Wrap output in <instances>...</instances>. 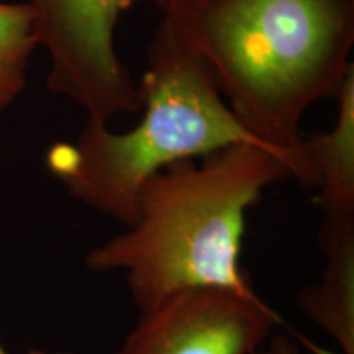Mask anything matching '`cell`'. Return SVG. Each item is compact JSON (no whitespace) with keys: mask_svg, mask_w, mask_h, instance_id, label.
I'll use <instances>...</instances> for the list:
<instances>
[{"mask_svg":"<svg viewBox=\"0 0 354 354\" xmlns=\"http://www.w3.org/2000/svg\"><path fill=\"white\" fill-rule=\"evenodd\" d=\"M169 13L243 127L317 187L300 122L354 66V0H171Z\"/></svg>","mask_w":354,"mask_h":354,"instance_id":"1","label":"cell"},{"mask_svg":"<svg viewBox=\"0 0 354 354\" xmlns=\"http://www.w3.org/2000/svg\"><path fill=\"white\" fill-rule=\"evenodd\" d=\"M287 177L284 159L254 145L167 167L140 190L127 232L94 248L86 266L125 272L140 310L189 287L253 292L240 266L246 215L269 185Z\"/></svg>","mask_w":354,"mask_h":354,"instance_id":"2","label":"cell"},{"mask_svg":"<svg viewBox=\"0 0 354 354\" xmlns=\"http://www.w3.org/2000/svg\"><path fill=\"white\" fill-rule=\"evenodd\" d=\"M140 94L143 115L131 130L115 133L87 120L76 143L48 153L71 196L125 227L136 218L140 190L167 167L233 145L266 148L234 117L209 64L169 13L149 43Z\"/></svg>","mask_w":354,"mask_h":354,"instance_id":"3","label":"cell"},{"mask_svg":"<svg viewBox=\"0 0 354 354\" xmlns=\"http://www.w3.org/2000/svg\"><path fill=\"white\" fill-rule=\"evenodd\" d=\"M153 3L161 13L171 0H30L38 46L50 53L48 86L109 125L120 113L141 109L140 86L115 48L123 12Z\"/></svg>","mask_w":354,"mask_h":354,"instance_id":"4","label":"cell"},{"mask_svg":"<svg viewBox=\"0 0 354 354\" xmlns=\"http://www.w3.org/2000/svg\"><path fill=\"white\" fill-rule=\"evenodd\" d=\"M113 354H254L277 313L253 292L189 287L148 308Z\"/></svg>","mask_w":354,"mask_h":354,"instance_id":"5","label":"cell"},{"mask_svg":"<svg viewBox=\"0 0 354 354\" xmlns=\"http://www.w3.org/2000/svg\"><path fill=\"white\" fill-rule=\"evenodd\" d=\"M320 248L326 258L323 277L300 294L299 307L342 354H354V215L325 216Z\"/></svg>","mask_w":354,"mask_h":354,"instance_id":"6","label":"cell"},{"mask_svg":"<svg viewBox=\"0 0 354 354\" xmlns=\"http://www.w3.org/2000/svg\"><path fill=\"white\" fill-rule=\"evenodd\" d=\"M335 125L304 138V151L317 177L318 205L325 216L354 215V68L338 95Z\"/></svg>","mask_w":354,"mask_h":354,"instance_id":"7","label":"cell"},{"mask_svg":"<svg viewBox=\"0 0 354 354\" xmlns=\"http://www.w3.org/2000/svg\"><path fill=\"white\" fill-rule=\"evenodd\" d=\"M37 48V30L28 3L0 2V113L24 92L26 68Z\"/></svg>","mask_w":354,"mask_h":354,"instance_id":"8","label":"cell"},{"mask_svg":"<svg viewBox=\"0 0 354 354\" xmlns=\"http://www.w3.org/2000/svg\"><path fill=\"white\" fill-rule=\"evenodd\" d=\"M254 354H302L295 342L286 335H276L266 342Z\"/></svg>","mask_w":354,"mask_h":354,"instance_id":"9","label":"cell"},{"mask_svg":"<svg viewBox=\"0 0 354 354\" xmlns=\"http://www.w3.org/2000/svg\"><path fill=\"white\" fill-rule=\"evenodd\" d=\"M0 354H8V353H7L6 349H3L2 346H0ZM32 354H43V353H37V351H35V353H32Z\"/></svg>","mask_w":354,"mask_h":354,"instance_id":"10","label":"cell"}]
</instances>
